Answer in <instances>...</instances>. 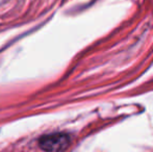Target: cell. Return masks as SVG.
Listing matches in <instances>:
<instances>
[{
	"label": "cell",
	"instance_id": "obj_1",
	"mask_svg": "<svg viewBox=\"0 0 153 152\" xmlns=\"http://www.w3.org/2000/svg\"><path fill=\"white\" fill-rule=\"evenodd\" d=\"M71 139L65 132L45 134L39 140V147L45 151H62L69 147Z\"/></svg>",
	"mask_w": 153,
	"mask_h": 152
}]
</instances>
